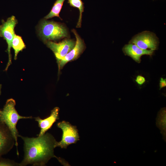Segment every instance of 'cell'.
I'll use <instances>...</instances> for the list:
<instances>
[{"label":"cell","mask_w":166,"mask_h":166,"mask_svg":"<svg viewBox=\"0 0 166 166\" xmlns=\"http://www.w3.org/2000/svg\"><path fill=\"white\" fill-rule=\"evenodd\" d=\"M24 142V155L19 166L31 164L45 166L52 158H55L64 166H70L65 160L55 155L54 149L57 141L50 133H46L36 137H28L18 135Z\"/></svg>","instance_id":"6da1fadb"},{"label":"cell","mask_w":166,"mask_h":166,"mask_svg":"<svg viewBox=\"0 0 166 166\" xmlns=\"http://www.w3.org/2000/svg\"><path fill=\"white\" fill-rule=\"evenodd\" d=\"M15 101L12 98L8 99L2 110H0V122L4 124L10 132L17 147V154L19 155L18 149V132L16 128V125L20 119H31L32 117H23L20 115L15 109Z\"/></svg>","instance_id":"7a4b0ae2"},{"label":"cell","mask_w":166,"mask_h":166,"mask_svg":"<svg viewBox=\"0 0 166 166\" xmlns=\"http://www.w3.org/2000/svg\"><path fill=\"white\" fill-rule=\"evenodd\" d=\"M38 28L39 36L44 43L69 37L68 29L60 22L44 18L40 22Z\"/></svg>","instance_id":"3957f363"},{"label":"cell","mask_w":166,"mask_h":166,"mask_svg":"<svg viewBox=\"0 0 166 166\" xmlns=\"http://www.w3.org/2000/svg\"><path fill=\"white\" fill-rule=\"evenodd\" d=\"M57 126L62 131L61 140L56 141L55 148L59 147L66 149L71 144H75L79 140V136L76 126L72 125L69 122L63 121L58 122Z\"/></svg>","instance_id":"277c9868"},{"label":"cell","mask_w":166,"mask_h":166,"mask_svg":"<svg viewBox=\"0 0 166 166\" xmlns=\"http://www.w3.org/2000/svg\"><path fill=\"white\" fill-rule=\"evenodd\" d=\"M0 25V37L3 38L7 44V51L8 54V61L5 70L6 71L11 64L12 56L10 49L12 47L13 39L15 34L14 28L18 23V21L14 16L8 18L6 21L2 20Z\"/></svg>","instance_id":"5b68a950"},{"label":"cell","mask_w":166,"mask_h":166,"mask_svg":"<svg viewBox=\"0 0 166 166\" xmlns=\"http://www.w3.org/2000/svg\"><path fill=\"white\" fill-rule=\"evenodd\" d=\"M47 46L54 53L57 63L71 51L75 46L76 41L69 38L57 43L52 41L45 42Z\"/></svg>","instance_id":"8992f818"},{"label":"cell","mask_w":166,"mask_h":166,"mask_svg":"<svg viewBox=\"0 0 166 166\" xmlns=\"http://www.w3.org/2000/svg\"><path fill=\"white\" fill-rule=\"evenodd\" d=\"M129 43L134 44L143 49L154 51L157 48L158 41L154 33L149 31H144L134 37L130 41Z\"/></svg>","instance_id":"52a82bcc"},{"label":"cell","mask_w":166,"mask_h":166,"mask_svg":"<svg viewBox=\"0 0 166 166\" xmlns=\"http://www.w3.org/2000/svg\"><path fill=\"white\" fill-rule=\"evenodd\" d=\"M71 31L74 34L76 38V44L73 49L57 63L59 70L62 69L67 62L78 58L85 48L84 41L77 34L76 30L73 29Z\"/></svg>","instance_id":"ba28073f"},{"label":"cell","mask_w":166,"mask_h":166,"mask_svg":"<svg viewBox=\"0 0 166 166\" xmlns=\"http://www.w3.org/2000/svg\"><path fill=\"white\" fill-rule=\"evenodd\" d=\"M15 140L7 126L0 122V156L13 148Z\"/></svg>","instance_id":"9c48e42d"},{"label":"cell","mask_w":166,"mask_h":166,"mask_svg":"<svg viewBox=\"0 0 166 166\" xmlns=\"http://www.w3.org/2000/svg\"><path fill=\"white\" fill-rule=\"evenodd\" d=\"M59 108L56 107L51 110L50 115L47 117L43 119L39 117L34 118L35 121L38 122V126L40 128L38 136H41L45 134L47 131L51 128L56 120L59 119Z\"/></svg>","instance_id":"30bf717a"},{"label":"cell","mask_w":166,"mask_h":166,"mask_svg":"<svg viewBox=\"0 0 166 166\" xmlns=\"http://www.w3.org/2000/svg\"><path fill=\"white\" fill-rule=\"evenodd\" d=\"M123 51L125 54L131 57L136 62H141V57L144 55L152 56L154 50L142 49L136 45L129 43L125 45L123 48Z\"/></svg>","instance_id":"8fae6325"},{"label":"cell","mask_w":166,"mask_h":166,"mask_svg":"<svg viewBox=\"0 0 166 166\" xmlns=\"http://www.w3.org/2000/svg\"><path fill=\"white\" fill-rule=\"evenodd\" d=\"M156 125L166 141V108H162L158 112L156 118Z\"/></svg>","instance_id":"7c38bea8"},{"label":"cell","mask_w":166,"mask_h":166,"mask_svg":"<svg viewBox=\"0 0 166 166\" xmlns=\"http://www.w3.org/2000/svg\"><path fill=\"white\" fill-rule=\"evenodd\" d=\"M12 47L14 52V59L16 60L18 53L26 48L21 37L15 34L12 42Z\"/></svg>","instance_id":"4fadbf2b"},{"label":"cell","mask_w":166,"mask_h":166,"mask_svg":"<svg viewBox=\"0 0 166 166\" xmlns=\"http://www.w3.org/2000/svg\"><path fill=\"white\" fill-rule=\"evenodd\" d=\"M65 0H56L49 13L45 16L44 18L48 19L53 17H57L62 20L59 15V14L62 8L63 3Z\"/></svg>","instance_id":"5bb4252c"},{"label":"cell","mask_w":166,"mask_h":166,"mask_svg":"<svg viewBox=\"0 0 166 166\" xmlns=\"http://www.w3.org/2000/svg\"><path fill=\"white\" fill-rule=\"evenodd\" d=\"M68 3L71 6L77 8L79 11V16L77 24V28L81 27L82 14L84 11V3L81 0H67Z\"/></svg>","instance_id":"9a60e30c"},{"label":"cell","mask_w":166,"mask_h":166,"mask_svg":"<svg viewBox=\"0 0 166 166\" xmlns=\"http://www.w3.org/2000/svg\"><path fill=\"white\" fill-rule=\"evenodd\" d=\"M0 156V166H19V164L16 163L14 161L3 159Z\"/></svg>","instance_id":"2e32d148"},{"label":"cell","mask_w":166,"mask_h":166,"mask_svg":"<svg viewBox=\"0 0 166 166\" xmlns=\"http://www.w3.org/2000/svg\"><path fill=\"white\" fill-rule=\"evenodd\" d=\"M145 77L141 75H138L136 78L135 81L139 85H141L145 82Z\"/></svg>","instance_id":"e0dca14e"},{"label":"cell","mask_w":166,"mask_h":166,"mask_svg":"<svg viewBox=\"0 0 166 166\" xmlns=\"http://www.w3.org/2000/svg\"><path fill=\"white\" fill-rule=\"evenodd\" d=\"M166 79L163 78H161L160 81L159 87L160 89L166 87Z\"/></svg>","instance_id":"ac0fdd59"},{"label":"cell","mask_w":166,"mask_h":166,"mask_svg":"<svg viewBox=\"0 0 166 166\" xmlns=\"http://www.w3.org/2000/svg\"><path fill=\"white\" fill-rule=\"evenodd\" d=\"M1 86H2V85L1 84H0V95L1 94Z\"/></svg>","instance_id":"d6986e66"}]
</instances>
